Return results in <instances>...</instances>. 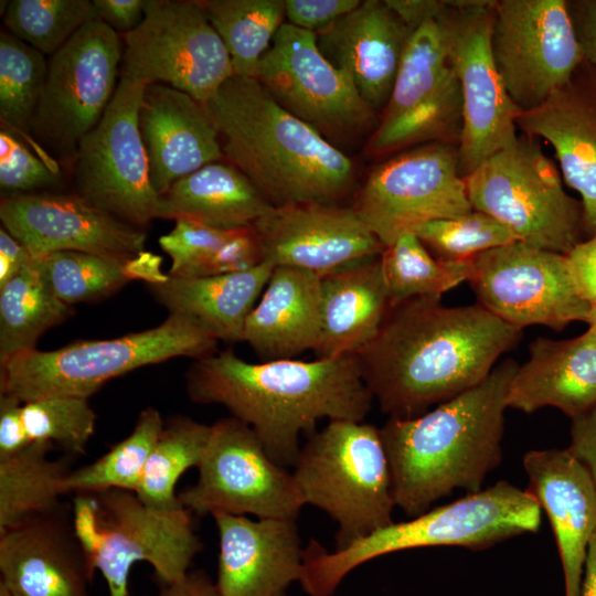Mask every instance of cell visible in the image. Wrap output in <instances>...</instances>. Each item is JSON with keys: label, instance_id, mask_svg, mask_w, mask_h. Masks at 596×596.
Wrapping results in <instances>:
<instances>
[{"label": "cell", "instance_id": "cell-1", "mask_svg": "<svg viewBox=\"0 0 596 596\" xmlns=\"http://www.w3.org/2000/svg\"><path fill=\"white\" fill-rule=\"evenodd\" d=\"M521 337L522 329L479 304L413 298L391 307L355 356L381 411L411 418L480 384Z\"/></svg>", "mask_w": 596, "mask_h": 596}, {"label": "cell", "instance_id": "cell-2", "mask_svg": "<svg viewBox=\"0 0 596 596\" xmlns=\"http://www.w3.org/2000/svg\"><path fill=\"white\" fill-rule=\"evenodd\" d=\"M185 390L192 402L224 406L247 424L286 468L297 459L300 436L321 419L364 421L373 401L355 355L251 363L227 349L194 360Z\"/></svg>", "mask_w": 596, "mask_h": 596}, {"label": "cell", "instance_id": "cell-3", "mask_svg": "<svg viewBox=\"0 0 596 596\" xmlns=\"http://www.w3.org/2000/svg\"><path fill=\"white\" fill-rule=\"evenodd\" d=\"M518 363L497 364L477 386L380 428L395 505L416 517L455 490L480 491L502 460L507 394Z\"/></svg>", "mask_w": 596, "mask_h": 596}, {"label": "cell", "instance_id": "cell-4", "mask_svg": "<svg viewBox=\"0 0 596 596\" xmlns=\"http://www.w3.org/2000/svg\"><path fill=\"white\" fill-rule=\"evenodd\" d=\"M205 107L227 162L273 206L337 203L351 189V159L285 110L255 78L233 75Z\"/></svg>", "mask_w": 596, "mask_h": 596}, {"label": "cell", "instance_id": "cell-5", "mask_svg": "<svg viewBox=\"0 0 596 596\" xmlns=\"http://www.w3.org/2000/svg\"><path fill=\"white\" fill-rule=\"evenodd\" d=\"M541 521L542 509L534 496L500 480L411 520L394 521L343 549L329 552L310 540L299 584L309 596H331L347 575L374 558L433 546L485 550L538 532Z\"/></svg>", "mask_w": 596, "mask_h": 596}, {"label": "cell", "instance_id": "cell-6", "mask_svg": "<svg viewBox=\"0 0 596 596\" xmlns=\"http://www.w3.org/2000/svg\"><path fill=\"white\" fill-rule=\"evenodd\" d=\"M75 532L108 596H129V575L148 563L161 585L182 579L203 544L182 504L158 508L136 492L109 489L73 494Z\"/></svg>", "mask_w": 596, "mask_h": 596}, {"label": "cell", "instance_id": "cell-7", "mask_svg": "<svg viewBox=\"0 0 596 596\" xmlns=\"http://www.w3.org/2000/svg\"><path fill=\"white\" fill-rule=\"evenodd\" d=\"M217 342L192 320L169 313L157 327L123 337L15 355L0 364V394L22 403L52 396L89 398L108 381L139 368L210 355Z\"/></svg>", "mask_w": 596, "mask_h": 596}, {"label": "cell", "instance_id": "cell-8", "mask_svg": "<svg viewBox=\"0 0 596 596\" xmlns=\"http://www.w3.org/2000/svg\"><path fill=\"white\" fill-rule=\"evenodd\" d=\"M308 436L292 475L305 505L337 523L334 550L392 524L396 505L380 428L364 421H330Z\"/></svg>", "mask_w": 596, "mask_h": 596}, {"label": "cell", "instance_id": "cell-9", "mask_svg": "<svg viewBox=\"0 0 596 596\" xmlns=\"http://www.w3.org/2000/svg\"><path fill=\"white\" fill-rule=\"evenodd\" d=\"M464 179L472 210L494 217L520 241L564 255L582 242L581 201L564 190L538 139L519 136Z\"/></svg>", "mask_w": 596, "mask_h": 596}, {"label": "cell", "instance_id": "cell-10", "mask_svg": "<svg viewBox=\"0 0 596 596\" xmlns=\"http://www.w3.org/2000/svg\"><path fill=\"white\" fill-rule=\"evenodd\" d=\"M120 78L160 83L205 104L235 75L202 1L146 0L140 24L124 34Z\"/></svg>", "mask_w": 596, "mask_h": 596}, {"label": "cell", "instance_id": "cell-11", "mask_svg": "<svg viewBox=\"0 0 596 596\" xmlns=\"http://www.w3.org/2000/svg\"><path fill=\"white\" fill-rule=\"evenodd\" d=\"M493 4L487 0L443 1L437 15L462 98L458 143L462 178L519 137L515 120L520 110L508 95L491 51Z\"/></svg>", "mask_w": 596, "mask_h": 596}, {"label": "cell", "instance_id": "cell-12", "mask_svg": "<svg viewBox=\"0 0 596 596\" xmlns=\"http://www.w3.org/2000/svg\"><path fill=\"white\" fill-rule=\"evenodd\" d=\"M196 469V481L178 493L192 514L297 519L305 505L292 471L275 462L255 432L231 415L211 425Z\"/></svg>", "mask_w": 596, "mask_h": 596}, {"label": "cell", "instance_id": "cell-13", "mask_svg": "<svg viewBox=\"0 0 596 596\" xmlns=\"http://www.w3.org/2000/svg\"><path fill=\"white\" fill-rule=\"evenodd\" d=\"M351 206L384 246L423 223L472 211L458 147L426 143L391 157L372 169Z\"/></svg>", "mask_w": 596, "mask_h": 596}, {"label": "cell", "instance_id": "cell-14", "mask_svg": "<svg viewBox=\"0 0 596 596\" xmlns=\"http://www.w3.org/2000/svg\"><path fill=\"white\" fill-rule=\"evenodd\" d=\"M490 43L520 113L542 105L584 62L566 0L494 1Z\"/></svg>", "mask_w": 596, "mask_h": 596}, {"label": "cell", "instance_id": "cell-15", "mask_svg": "<svg viewBox=\"0 0 596 596\" xmlns=\"http://www.w3.org/2000/svg\"><path fill=\"white\" fill-rule=\"evenodd\" d=\"M123 49L119 34L94 19L51 55L31 127L46 147L75 155L114 97Z\"/></svg>", "mask_w": 596, "mask_h": 596}, {"label": "cell", "instance_id": "cell-16", "mask_svg": "<svg viewBox=\"0 0 596 596\" xmlns=\"http://www.w3.org/2000/svg\"><path fill=\"white\" fill-rule=\"evenodd\" d=\"M143 89L119 78L103 117L79 141L74 169L75 193L139 228L156 219L159 198L139 129Z\"/></svg>", "mask_w": 596, "mask_h": 596}, {"label": "cell", "instance_id": "cell-17", "mask_svg": "<svg viewBox=\"0 0 596 596\" xmlns=\"http://www.w3.org/2000/svg\"><path fill=\"white\" fill-rule=\"evenodd\" d=\"M480 306L523 330H562L587 322L592 305L581 292L567 256L517 241L472 258L468 280Z\"/></svg>", "mask_w": 596, "mask_h": 596}, {"label": "cell", "instance_id": "cell-18", "mask_svg": "<svg viewBox=\"0 0 596 596\" xmlns=\"http://www.w3.org/2000/svg\"><path fill=\"white\" fill-rule=\"evenodd\" d=\"M254 78L285 110L333 145L363 132L375 119L349 76L322 55L316 34L287 22L263 55Z\"/></svg>", "mask_w": 596, "mask_h": 596}, {"label": "cell", "instance_id": "cell-19", "mask_svg": "<svg viewBox=\"0 0 596 596\" xmlns=\"http://www.w3.org/2000/svg\"><path fill=\"white\" fill-rule=\"evenodd\" d=\"M1 226L33 255L74 251L119 259L145 252L147 234L77 193L2 195Z\"/></svg>", "mask_w": 596, "mask_h": 596}, {"label": "cell", "instance_id": "cell-20", "mask_svg": "<svg viewBox=\"0 0 596 596\" xmlns=\"http://www.w3.org/2000/svg\"><path fill=\"white\" fill-rule=\"evenodd\" d=\"M254 228L265 262L319 275L380 256L385 248L352 206L337 203L272 206Z\"/></svg>", "mask_w": 596, "mask_h": 596}, {"label": "cell", "instance_id": "cell-21", "mask_svg": "<svg viewBox=\"0 0 596 596\" xmlns=\"http://www.w3.org/2000/svg\"><path fill=\"white\" fill-rule=\"evenodd\" d=\"M211 517L219 534L215 585L221 596H287L299 583L305 547L297 519Z\"/></svg>", "mask_w": 596, "mask_h": 596}, {"label": "cell", "instance_id": "cell-22", "mask_svg": "<svg viewBox=\"0 0 596 596\" xmlns=\"http://www.w3.org/2000/svg\"><path fill=\"white\" fill-rule=\"evenodd\" d=\"M94 574L72 507L0 532V582L14 596H89Z\"/></svg>", "mask_w": 596, "mask_h": 596}, {"label": "cell", "instance_id": "cell-23", "mask_svg": "<svg viewBox=\"0 0 596 596\" xmlns=\"http://www.w3.org/2000/svg\"><path fill=\"white\" fill-rule=\"evenodd\" d=\"M522 135L554 149L566 183L581 195L584 231L596 234V70L583 62L542 105L519 113Z\"/></svg>", "mask_w": 596, "mask_h": 596}, {"label": "cell", "instance_id": "cell-24", "mask_svg": "<svg viewBox=\"0 0 596 596\" xmlns=\"http://www.w3.org/2000/svg\"><path fill=\"white\" fill-rule=\"evenodd\" d=\"M528 491L545 511L556 542L565 596H582L587 551L596 533V487L568 448L533 449L522 459Z\"/></svg>", "mask_w": 596, "mask_h": 596}, {"label": "cell", "instance_id": "cell-25", "mask_svg": "<svg viewBox=\"0 0 596 596\" xmlns=\"http://www.w3.org/2000/svg\"><path fill=\"white\" fill-rule=\"evenodd\" d=\"M138 121L150 181L158 195L179 179L224 157L205 104L177 88L160 83L145 86Z\"/></svg>", "mask_w": 596, "mask_h": 596}, {"label": "cell", "instance_id": "cell-26", "mask_svg": "<svg viewBox=\"0 0 596 596\" xmlns=\"http://www.w3.org/2000/svg\"><path fill=\"white\" fill-rule=\"evenodd\" d=\"M412 32L386 0H364L315 34L322 55L349 76L374 111H382Z\"/></svg>", "mask_w": 596, "mask_h": 596}, {"label": "cell", "instance_id": "cell-27", "mask_svg": "<svg viewBox=\"0 0 596 596\" xmlns=\"http://www.w3.org/2000/svg\"><path fill=\"white\" fill-rule=\"evenodd\" d=\"M596 405V333L553 340L540 337L529 347L509 385L507 406L532 414L555 407L571 419Z\"/></svg>", "mask_w": 596, "mask_h": 596}, {"label": "cell", "instance_id": "cell-28", "mask_svg": "<svg viewBox=\"0 0 596 596\" xmlns=\"http://www.w3.org/2000/svg\"><path fill=\"white\" fill-rule=\"evenodd\" d=\"M320 359L356 355L380 331L390 309L380 256L320 275Z\"/></svg>", "mask_w": 596, "mask_h": 596}, {"label": "cell", "instance_id": "cell-29", "mask_svg": "<svg viewBox=\"0 0 596 596\" xmlns=\"http://www.w3.org/2000/svg\"><path fill=\"white\" fill-rule=\"evenodd\" d=\"M320 317V275L296 267H275L245 321L243 342L265 361L292 359L315 350Z\"/></svg>", "mask_w": 596, "mask_h": 596}, {"label": "cell", "instance_id": "cell-30", "mask_svg": "<svg viewBox=\"0 0 596 596\" xmlns=\"http://www.w3.org/2000/svg\"><path fill=\"white\" fill-rule=\"evenodd\" d=\"M275 267L267 262L241 273L173 277L149 285L169 313L185 317L217 341L243 342L245 321Z\"/></svg>", "mask_w": 596, "mask_h": 596}, {"label": "cell", "instance_id": "cell-31", "mask_svg": "<svg viewBox=\"0 0 596 596\" xmlns=\"http://www.w3.org/2000/svg\"><path fill=\"white\" fill-rule=\"evenodd\" d=\"M272 206L236 167L215 161L179 179L159 195L156 219H185L235 231L254 226Z\"/></svg>", "mask_w": 596, "mask_h": 596}, {"label": "cell", "instance_id": "cell-32", "mask_svg": "<svg viewBox=\"0 0 596 596\" xmlns=\"http://www.w3.org/2000/svg\"><path fill=\"white\" fill-rule=\"evenodd\" d=\"M55 447L34 441L23 449L0 457V532L65 504V480L72 470L65 460L50 458Z\"/></svg>", "mask_w": 596, "mask_h": 596}, {"label": "cell", "instance_id": "cell-33", "mask_svg": "<svg viewBox=\"0 0 596 596\" xmlns=\"http://www.w3.org/2000/svg\"><path fill=\"white\" fill-rule=\"evenodd\" d=\"M73 311L52 292L34 258L0 287V364L36 349L38 340Z\"/></svg>", "mask_w": 596, "mask_h": 596}, {"label": "cell", "instance_id": "cell-34", "mask_svg": "<svg viewBox=\"0 0 596 596\" xmlns=\"http://www.w3.org/2000/svg\"><path fill=\"white\" fill-rule=\"evenodd\" d=\"M34 258L52 292L71 307L113 295L130 280L148 281L152 272L146 252L130 259L74 251Z\"/></svg>", "mask_w": 596, "mask_h": 596}, {"label": "cell", "instance_id": "cell-35", "mask_svg": "<svg viewBox=\"0 0 596 596\" xmlns=\"http://www.w3.org/2000/svg\"><path fill=\"white\" fill-rule=\"evenodd\" d=\"M207 18L223 41L235 75L253 77L286 23L285 0H205Z\"/></svg>", "mask_w": 596, "mask_h": 596}, {"label": "cell", "instance_id": "cell-36", "mask_svg": "<svg viewBox=\"0 0 596 596\" xmlns=\"http://www.w3.org/2000/svg\"><path fill=\"white\" fill-rule=\"evenodd\" d=\"M462 130V98L451 66L438 89L407 114L377 125L366 146L372 156L391 155L426 143L458 147Z\"/></svg>", "mask_w": 596, "mask_h": 596}, {"label": "cell", "instance_id": "cell-37", "mask_svg": "<svg viewBox=\"0 0 596 596\" xmlns=\"http://www.w3.org/2000/svg\"><path fill=\"white\" fill-rule=\"evenodd\" d=\"M380 264L391 307L413 298L440 299L472 273V259L440 260L412 232L385 246Z\"/></svg>", "mask_w": 596, "mask_h": 596}, {"label": "cell", "instance_id": "cell-38", "mask_svg": "<svg viewBox=\"0 0 596 596\" xmlns=\"http://www.w3.org/2000/svg\"><path fill=\"white\" fill-rule=\"evenodd\" d=\"M210 434L211 425L189 416L174 415L164 421L136 494L158 508L181 504L175 491L177 482L188 469L199 466Z\"/></svg>", "mask_w": 596, "mask_h": 596}, {"label": "cell", "instance_id": "cell-39", "mask_svg": "<svg viewBox=\"0 0 596 596\" xmlns=\"http://www.w3.org/2000/svg\"><path fill=\"white\" fill-rule=\"evenodd\" d=\"M163 425L155 407L141 411L127 437L96 460L68 472L66 494L109 489L136 492Z\"/></svg>", "mask_w": 596, "mask_h": 596}, {"label": "cell", "instance_id": "cell-40", "mask_svg": "<svg viewBox=\"0 0 596 596\" xmlns=\"http://www.w3.org/2000/svg\"><path fill=\"white\" fill-rule=\"evenodd\" d=\"M449 70L443 29L437 17L428 19L413 30L407 41L391 96L377 125L390 124L428 99Z\"/></svg>", "mask_w": 596, "mask_h": 596}, {"label": "cell", "instance_id": "cell-41", "mask_svg": "<svg viewBox=\"0 0 596 596\" xmlns=\"http://www.w3.org/2000/svg\"><path fill=\"white\" fill-rule=\"evenodd\" d=\"M45 55L13 36L0 33V118L2 127L28 137L47 72Z\"/></svg>", "mask_w": 596, "mask_h": 596}, {"label": "cell", "instance_id": "cell-42", "mask_svg": "<svg viewBox=\"0 0 596 596\" xmlns=\"http://www.w3.org/2000/svg\"><path fill=\"white\" fill-rule=\"evenodd\" d=\"M94 19L88 0H13L3 14L8 32L44 55H53Z\"/></svg>", "mask_w": 596, "mask_h": 596}, {"label": "cell", "instance_id": "cell-43", "mask_svg": "<svg viewBox=\"0 0 596 596\" xmlns=\"http://www.w3.org/2000/svg\"><path fill=\"white\" fill-rule=\"evenodd\" d=\"M412 233L436 258L445 262L470 260L481 253L520 241L504 224L477 210L423 223Z\"/></svg>", "mask_w": 596, "mask_h": 596}, {"label": "cell", "instance_id": "cell-44", "mask_svg": "<svg viewBox=\"0 0 596 596\" xmlns=\"http://www.w3.org/2000/svg\"><path fill=\"white\" fill-rule=\"evenodd\" d=\"M22 418L31 443H50L70 456L86 453L96 426V413L88 398L73 396L22 403Z\"/></svg>", "mask_w": 596, "mask_h": 596}, {"label": "cell", "instance_id": "cell-45", "mask_svg": "<svg viewBox=\"0 0 596 596\" xmlns=\"http://www.w3.org/2000/svg\"><path fill=\"white\" fill-rule=\"evenodd\" d=\"M60 182L56 163L38 155L14 131H0V187L4 195L34 193Z\"/></svg>", "mask_w": 596, "mask_h": 596}, {"label": "cell", "instance_id": "cell-46", "mask_svg": "<svg viewBox=\"0 0 596 596\" xmlns=\"http://www.w3.org/2000/svg\"><path fill=\"white\" fill-rule=\"evenodd\" d=\"M232 233L233 231L219 230L191 220H175L174 227L159 238L160 247L171 258L168 274L173 277H190Z\"/></svg>", "mask_w": 596, "mask_h": 596}, {"label": "cell", "instance_id": "cell-47", "mask_svg": "<svg viewBox=\"0 0 596 596\" xmlns=\"http://www.w3.org/2000/svg\"><path fill=\"white\" fill-rule=\"evenodd\" d=\"M265 262L259 237L254 228L233 231L223 245L190 277L216 276L249 270Z\"/></svg>", "mask_w": 596, "mask_h": 596}, {"label": "cell", "instance_id": "cell-48", "mask_svg": "<svg viewBox=\"0 0 596 596\" xmlns=\"http://www.w3.org/2000/svg\"><path fill=\"white\" fill-rule=\"evenodd\" d=\"M361 0H285L286 22L317 33L353 11Z\"/></svg>", "mask_w": 596, "mask_h": 596}, {"label": "cell", "instance_id": "cell-49", "mask_svg": "<svg viewBox=\"0 0 596 596\" xmlns=\"http://www.w3.org/2000/svg\"><path fill=\"white\" fill-rule=\"evenodd\" d=\"M30 444L22 418V402L0 394V457L12 455Z\"/></svg>", "mask_w": 596, "mask_h": 596}, {"label": "cell", "instance_id": "cell-50", "mask_svg": "<svg viewBox=\"0 0 596 596\" xmlns=\"http://www.w3.org/2000/svg\"><path fill=\"white\" fill-rule=\"evenodd\" d=\"M567 448L587 468L596 487V405L572 419Z\"/></svg>", "mask_w": 596, "mask_h": 596}, {"label": "cell", "instance_id": "cell-51", "mask_svg": "<svg viewBox=\"0 0 596 596\" xmlns=\"http://www.w3.org/2000/svg\"><path fill=\"white\" fill-rule=\"evenodd\" d=\"M96 15L118 34L136 29L143 19L146 0H93Z\"/></svg>", "mask_w": 596, "mask_h": 596}, {"label": "cell", "instance_id": "cell-52", "mask_svg": "<svg viewBox=\"0 0 596 596\" xmlns=\"http://www.w3.org/2000/svg\"><path fill=\"white\" fill-rule=\"evenodd\" d=\"M566 256L581 292L590 305H596V234L578 243Z\"/></svg>", "mask_w": 596, "mask_h": 596}, {"label": "cell", "instance_id": "cell-53", "mask_svg": "<svg viewBox=\"0 0 596 596\" xmlns=\"http://www.w3.org/2000/svg\"><path fill=\"white\" fill-rule=\"evenodd\" d=\"M584 61L596 70V0L568 1Z\"/></svg>", "mask_w": 596, "mask_h": 596}, {"label": "cell", "instance_id": "cell-54", "mask_svg": "<svg viewBox=\"0 0 596 596\" xmlns=\"http://www.w3.org/2000/svg\"><path fill=\"white\" fill-rule=\"evenodd\" d=\"M34 257L4 227H0V287L26 268Z\"/></svg>", "mask_w": 596, "mask_h": 596}, {"label": "cell", "instance_id": "cell-55", "mask_svg": "<svg viewBox=\"0 0 596 596\" xmlns=\"http://www.w3.org/2000/svg\"><path fill=\"white\" fill-rule=\"evenodd\" d=\"M150 596H221L215 582L202 570L190 571L182 579L163 584Z\"/></svg>", "mask_w": 596, "mask_h": 596}, {"label": "cell", "instance_id": "cell-56", "mask_svg": "<svg viewBox=\"0 0 596 596\" xmlns=\"http://www.w3.org/2000/svg\"><path fill=\"white\" fill-rule=\"evenodd\" d=\"M387 4L413 31L424 21L437 17L443 1L437 0H386Z\"/></svg>", "mask_w": 596, "mask_h": 596}, {"label": "cell", "instance_id": "cell-57", "mask_svg": "<svg viewBox=\"0 0 596 596\" xmlns=\"http://www.w3.org/2000/svg\"><path fill=\"white\" fill-rule=\"evenodd\" d=\"M582 596H596V533L593 535L587 551Z\"/></svg>", "mask_w": 596, "mask_h": 596}, {"label": "cell", "instance_id": "cell-58", "mask_svg": "<svg viewBox=\"0 0 596 596\" xmlns=\"http://www.w3.org/2000/svg\"><path fill=\"white\" fill-rule=\"evenodd\" d=\"M588 327L596 333V305H592V309L587 319Z\"/></svg>", "mask_w": 596, "mask_h": 596}, {"label": "cell", "instance_id": "cell-59", "mask_svg": "<svg viewBox=\"0 0 596 596\" xmlns=\"http://www.w3.org/2000/svg\"><path fill=\"white\" fill-rule=\"evenodd\" d=\"M0 596H14L4 584L0 582Z\"/></svg>", "mask_w": 596, "mask_h": 596}]
</instances>
